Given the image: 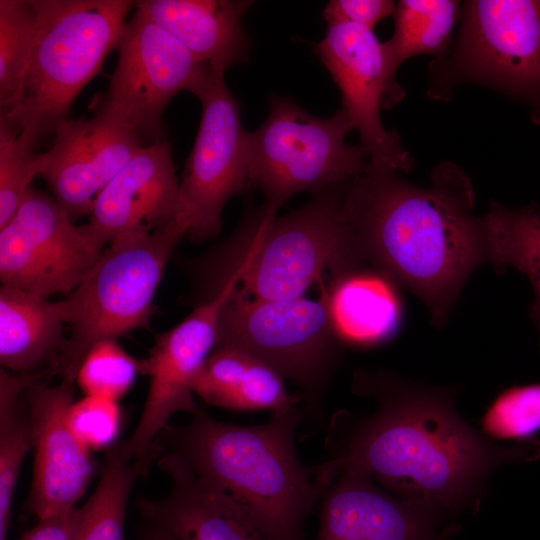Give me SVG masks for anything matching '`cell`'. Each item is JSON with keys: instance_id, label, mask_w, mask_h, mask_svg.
I'll return each mask as SVG.
<instances>
[{"instance_id": "1", "label": "cell", "mask_w": 540, "mask_h": 540, "mask_svg": "<svg viewBox=\"0 0 540 540\" xmlns=\"http://www.w3.org/2000/svg\"><path fill=\"white\" fill-rule=\"evenodd\" d=\"M353 390L376 399L374 413L347 428L332 420L331 476L363 474L389 493L443 515L471 503L487 475L507 462L532 461L540 442L496 446L457 413L453 392L361 372Z\"/></svg>"}, {"instance_id": "2", "label": "cell", "mask_w": 540, "mask_h": 540, "mask_svg": "<svg viewBox=\"0 0 540 540\" xmlns=\"http://www.w3.org/2000/svg\"><path fill=\"white\" fill-rule=\"evenodd\" d=\"M399 174L369 169L347 186L350 251L415 294L441 327L473 271L489 263L484 216L474 214L471 180L454 163L437 165L426 186Z\"/></svg>"}, {"instance_id": "3", "label": "cell", "mask_w": 540, "mask_h": 540, "mask_svg": "<svg viewBox=\"0 0 540 540\" xmlns=\"http://www.w3.org/2000/svg\"><path fill=\"white\" fill-rule=\"evenodd\" d=\"M302 417L293 407L244 426L218 421L197 407L189 423L168 425L160 436L202 484L268 540H304L305 520L327 484L319 466H304L296 452Z\"/></svg>"}, {"instance_id": "4", "label": "cell", "mask_w": 540, "mask_h": 540, "mask_svg": "<svg viewBox=\"0 0 540 540\" xmlns=\"http://www.w3.org/2000/svg\"><path fill=\"white\" fill-rule=\"evenodd\" d=\"M349 184L313 194L305 205L282 216L264 206L248 213L202 263L204 301L230 280L255 299H296L321 279L325 269L336 275L356 266L344 214Z\"/></svg>"}, {"instance_id": "5", "label": "cell", "mask_w": 540, "mask_h": 540, "mask_svg": "<svg viewBox=\"0 0 540 540\" xmlns=\"http://www.w3.org/2000/svg\"><path fill=\"white\" fill-rule=\"evenodd\" d=\"M39 29L15 105L1 116L37 145L116 49L129 0H36Z\"/></svg>"}, {"instance_id": "6", "label": "cell", "mask_w": 540, "mask_h": 540, "mask_svg": "<svg viewBox=\"0 0 540 540\" xmlns=\"http://www.w3.org/2000/svg\"><path fill=\"white\" fill-rule=\"evenodd\" d=\"M187 234V223L177 221L153 232L125 233L110 242L64 299L70 336L50 374L75 383L92 346L149 326L166 264Z\"/></svg>"}, {"instance_id": "7", "label": "cell", "mask_w": 540, "mask_h": 540, "mask_svg": "<svg viewBox=\"0 0 540 540\" xmlns=\"http://www.w3.org/2000/svg\"><path fill=\"white\" fill-rule=\"evenodd\" d=\"M353 124L346 111L330 117L308 113L287 97L271 99L266 120L247 132L249 188L277 212L292 196L340 187L366 174L370 159L361 145L345 141Z\"/></svg>"}, {"instance_id": "8", "label": "cell", "mask_w": 540, "mask_h": 540, "mask_svg": "<svg viewBox=\"0 0 540 540\" xmlns=\"http://www.w3.org/2000/svg\"><path fill=\"white\" fill-rule=\"evenodd\" d=\"M311 300H261L237 288L223 304L216 347H232L262 360L316 402L340 357L326 287Z\"/></svg>"}, {"instance_id": "9", "label": "cell", "mask_w": 540, "mask_h": 540, "mask_svg": "<svg viewBox=\"0 0 540 540\" xmlns=\"http://www.w3.org/2000/svg\"><path fill=\"white\" fill-rule=\"evenodd\" d=\"M452 49L430 67L429 95L461 83L510 95H540V0H471Z\"/></svg>"}, {"instance_id": "10", "label": "cell", "mask_w": 540, "mask_h": 540, "mask_svg": "<svg viewBox=\"0 0 540 540\" xmlns=\"http://www.w3.org/2000/svg\"><path fill=\"white\" fill-rule=\"evenodd\" d=\"M116 49L114 72L95 110L119 116L142 141L163 140L162 115L167 104L182 90L193 94L211 66L138 7L126 21Z\"/></svg>"}, {"instance_id": "11", "label": "cell", "mask_w": 540, "mask_h": 540, "mask_svg": "<svg viewBox=\"0 0 540 540\" xmlns=\"http://www.w3.org/2000/svg\"><path fill=\"white\" fill-rule=\"evenodd\" d=\"M86 224L31 187L12 219L0 228V280L44 297L69 295L103 251Z\"/></svg>"}, {"instance_id": "12", "label": "cell", "mask_w": 540, "mask_h": 540, "mask_svg": "<svg viewBox=\"0 0 540 540\" xmlns=\"http://www.w3.org/2000/svg\"><path fill=\"white\" fill-rule=\"evenodd\" d=\"M193 94L201 103L202 115L185 162L180 195L187 235L203 241L220 231L228 200L249 188L247 132L223 71L211 67Z\"/></svg>"}, {"instance_id": "13", "label": "cell", "mask_w": 540, "mask_h": 540, "mask_svg": "<svg viewBox=\"0 0 540 540\" xmlns=\"http://www.w3.org/2000/svg\"><path fill=\"white\" fill-rule=\"evenodd\" d=\"M316 53L339 89L341 108L359 133L370 169L408 172L413 159L400 136L384 127L380 115L405 92L390 74L383 43L374 31L347 23L330 26Z\"/></svg>"}, {"instance_id": "14", "label": "cell", "mask_w": 540, "mask_h": 540, "mask_svg": "<svg viewBox=\"0 0 540 540\" xmlns=\"http://www.w3.org/2000/svg\"><path fill=\"white\" fill-rule=\"evenodd\" d=\"M236 288L230 280L176 326L156 335L148 356L141 359V373L150 378L142 414L130 438L119 443L125 459L148 466L159 455L156 438L170 418L178 412L192 414L198 407L191 382L216 347L220 310Z\"/></svg>"}, {"instance_id": "15", "label": "cell", "mask_w": 540, "mask_h": 540, "mask_svg": "<svg viewBox=\"0 0 540 540\" xmlns=\"http://www.w3.org/2000/svg\"><path fill=\"white\" fill-rule=\"evenodd\" d=\"M54 134L40 177L72 220L90 214L99 193L143 146L130 124L104 110L67 118Z\"/></svg>"}, {"instance_id": "16", "label": "cell", "mask_w": 540, "mask_h": 540, "mask_svg": "<svg viewBox=\"0 0 540 540\" xmlns=\"http://www.w3.org/2000/svg\"><path fill=\"white\" fill-rule=\"evenodd\" d=\"M45 376L30 383L24 394L34 449L29 506L38 520L74 510L95 471L90 450L70 424L74 382L51 385Z\"/></svg>"}, {"instance_id": "17", "label": "cell", "mask_w": 540, "mask_h": 540, "mask_svg": "<svg viewBox=\"0 0 540 540\" xmlns=\"http://www.w3.org/2000/svg\"><path fill=\"white\" fill-rule=\"evenodd\" d=\"M89 216L86 226L103 246L125 233L187 223L170 144L142 146L99 193Z\"/></svg>"}, {"instance_id": "18", "label": "cell", "mask_w": 540, "mask_h": 540, "mask_svg": "<svg viewBox=\"0 0 540 540\" xmlns=\"http://www.w3.org/2000/svg\"><path fill=\"white\" fill-rule=\"evenodd\" d=\"M320 499L315 540H434L438 535L441 515L354 471H337Z\"/></svg>"}, {"instance_id": "19", "label": "cell", "mask_w": 540, "mask_h": 540, "mask_svg": "<svg viewBox=\"0 0 540 540\" xmlns=\"http://www.w3.org/2000/svg\"><path fill=\"white\" fill-rule=\"evenodd\" d=\"M159 466L170 479L168 494L142 499L139 510L175 540H268L240 512L208 489L174 453L162 454Z\"/></svg>"}, {"instance_id": "20", "label": "cell", "mask_w": 540, "mask_h": 540, "mask_svg": "<svg viewBox=\"0 0 540 540\" xmlns=\"http://www.w3.org/2000/svg\"><path fill=\"white\" fill-rule=\"evenodd\" d=\"M253 4L245 0H141L135 2L174 35L199 61L225 72L248 60L242 26Z\"/></svg>"}, {"instance_id": "21", "label": "cell", "mask_w": 540, "mask_h": 540, "mask_svg": "<svg viewBox=\"0 0 540 540\" xmlns=\"http://www.w3.org/2000/svg\"><path fill=\"white\" fill-rule=\"evenodd\" d=\"M398 286L367 264L333 275L326 289L331 320L340 342L372 347L389 341L398 332L403 317Z\"/></svg>"}, {"instance_id": "22", "label": "cell", "mask_w": 540, "mask_h": 540, "mask_svg": "<svg viewBox=\"0 0 540 540\" xmlns=\"http://www.w3.org/2000/svg\"><path fill=\"white\" fill-rule=\"evenodd\" d=\"M65 324V300L52 302L47 297L1 285L2 367L16 373L49 371L66 349Z\"/></svg>"}, {"instance_id": "23", "label": "cell", "mask_w": 540, "mask_h": 540, "mask_svg": "<svg viewBox=\"0 0 540 540\" xmlns=\"http://www.w3.org/2000/svg\"><path fill=\"white\" fill-rule=\"evenodd\" d=\"M193 393L209 405L234 411L278 412L297 407L284 378L255 356L232 347H215L191 382Z\"/></svg>"}, {"instance_id": "24", "label": "cell", "mask_w": 540, "mask_h": 540, "mask_svg": "<svg viewBox=\"0 0 540 540\" xmlns=\"http://www.w3.org/2000/svg\"><path fill=\"white\" fill-rule=\"evenodd\" d=\"M393 15L394 32L383 42V49L395 78L400 65L414 56L432 55L441 60L448 54L462 9L454 0H401Z\"/></svg>"}, {"instance_id": "25", "label": "cell", "mask_w": 540, "mask_h": 540, "mask_svg": "<svg viewBox=\"0 0 540 540\" xmlns=\"http://www.w3.org/2000/svg\"><path fill=\"white\" fill-rule=\"evenodd\" d=\"M47 374L0 370V540H7L20 470L33 446L25 390Z\"/></svg>"}, {"instance_id": "26", "label": "cell", "mask_w": 540, "mask_h": 540, "mask_svg": "<svg viewBox=\"0 0 540 540\" xmlns=\"http://www.w3.org/2000/svg\"><path fill=\"white\" fill-rule=\"evenodd\" d=\"M145 464L124 458L119 444L105 458L100 480L84 505L76 508L74 540H124L128 499Z\"/></svg>"}, {"instance_id": "27", "label": "cell", "mask_w": 540, "mask_h": 540, "mask_svg": "<svg viewBox=\"0 0 540 540\" xmlns=\"http://www.w3.org/2000/svg\"><path fill=\"white\" fill-rule=\"evenodd\" d=\"M484 220L489 263L515 268L528 278L534 290L532 311L540 324V212L510 210L493 201Z\"/></svg>"}, {"instance_id": "28", "label": "cell", "mask_w": 540, "mask_h": 540, "mask_svg": "<svg viewBox=\"0 0 540 540\" xmlns=\"http://www.w3.org/2000/svg\"><path fill=\"white\" fill-rule=\"evenodd\" d=\"M39 29L36 0H0V106L11 109L21 92Z\"/></svg>"}, {"instance_id": "29", "label": "cell", "mask_w": 540, "mask_h": 540, "mask_svg": "<svg viewBox=\"0 0 540 540\" xmlns=\"http://www.w3.org/2000/svg\"><path fill=\"white\" fill-rule=\"evenodd\" d=\"M36 144L0 116V228L14 216L31 183L44 169V154Z\"/></svg>"}, {"instance_id": "30", "label": "cell", "mask_w": 540, "mask_h": 540, "mask_svg": "<svg viewBox=\"0 0 540 540\" xmlns=\"http://www.w3.org/2000/svg\"><path fill=\"white\" fill-rule=\"evenodd\" d=\"M485 437L519 443L535 441L540 433V383L501 391L481 418Z\"/></svg>"}, {"instance_id": "31", "label": "cell", "mask_w": 540, "mask_h": 540, "mask_svg": "<svg viewBox=\"0 0 540 540\" xmlns=\"http://www.w3.org/2000/svg\"><path fill=\"white\" fill-rule=\"evenodd\" d=\"M141 373V360L128 354L115 339L96 343L84 357L76 376L85 395L117 401Z\"/></svg>"}, {"instance_id": "32", "label": "cell", "mask_w": 540, "mask_h": 540, "mask_svg": "<svg viewBox=\"0 0 540 540\" xmlns=\"http://www.w3.org/2000/svg\"><path fill=\"white\" fill-rule=\"evenodd\" d=\"M70 424L89 450L112 447L121 423L117 401L87 396L74 402L69 412Z\"/></svg>"}, {"instance_id": "33", "label": "cell", "mask_w": 540, "mask_h": 540, "mask_svg": "<svg viewBox=\"0 0 540 540\" xmlns=\"http://www.w3.org/2000/svg\"><path fill=\"white\" fill-rule=\"evenodd\" d=\"M395 9L391 0H330L324 7L323 18L328 27L347 23L373 30Z\"/></svg>"}, {"instance_id": "34", "label": "cell", "mask_w": 540, "mask_h": 540, "mask_svg": "<svg viewBox=\"0 0 540 540\" xmlns=\"http://www.w3.org/2000/svg\"><path fill=\"white\" fill-rule=\"evenodd\" d=\"M76 508L69 513L38 520L21 540H74Z\"/></svg>"}, {"instance_id": "35", "label": "cell", "mask_w": 540, "mask_h": 540, "mask_svg": "<svg viewBox=\"0 0 540 540\" xmlns=\"http://www.w3.org/2000/svg\"><path fill=\"white\" fill-rule=\"evenodd\" d=\"M140 540H175L169 533H167L162 528L152 525L150 528L141 536Z\"/></svg>"}, {"instance_id": "36", "label": "cell", "mask_w": 540, "mask_h": 540, "mask_svg": "<svg viewBox=\"0 0 540 540\" xmlns=\"http://www.w3.org/2000/svg\"><path fill=\"white\" fill-rule=\"evenodd\" d=\"M460 526L456 523H450L441 530L434 540H450L459 530Z\"/></svg>"}, {"instance_id": "37", "label": "cell", "mask_w": 540, "mask_h": 540, "mask_svg": "<svg viewBox=\"0 0 540 540\" xmlns=\"http://www.w3.org/2000/svg\"><path fill=\"white\" fill-rule=\"evenodd\" d=\"M539 326H540V324H539Z\"/></svg>"}]
</instances>
